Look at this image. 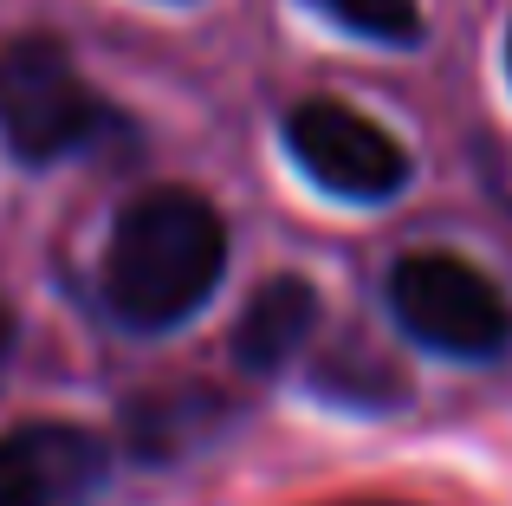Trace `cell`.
<instances>
[{
  "label": "cell",
  "instance_id": "6da1fadb",
  "mask_svg": "<svg viewBox=\"0 0 512 506\" xmlns=\"http://www.w3.org/2000/svg\"><path fill=\"white\" fill-rule=\"evenodd\" d=\"M227 273V221L195 189H143L117 208L104 247V312L124 331H175Z\"/></svg>",
  "mask_w": 512,
  "mask_h": 506
},
{
  "label": "cell",
  "instance_id": "7a4b0ae2",
  "mask_svg": "<svg viewBox=\"0 0 512 506\" xmlns=\"http://www.w3.org/2000/svg\"><path fill=\"white\" fill-rule=\"evenodd\" d=\"M117 130L124 117L85 85L52 33H20L0 46V137L20 163H59Z\"/></svg>",
  "mask_w": 512,
  "mask_h": 506
},
{
  "label": "cell",
  "instance_id": "3957f363",
  "mask_svg": "<svg viewBox=\"0 0 512 506\" xmlns=\"http://www.w3.org/2000/svg\"><path fill=\"white\" fill-rule=\"evenodd\" d=\"M389 318L409 344L435 357H461V364H493L512 344V305L506 292L461 253H402L383 279Z\"/></svg>",
  "mask_w": 512,
  "mask_h": 506
},
{
  "label": "cell",
  "instance_id": "277c9868",
  "mask_svg": "<svg viewBox=\"0 0 512 506\" xmlns=\"http://www.w3.org/2000/svg\"><path fill=\"white\" fill-rule=\"evenodd\" d=\"M286 150L338 202H389L409 189V150L376 117L338 98H305L286 111Z\"/></svg>",
  "mask_w": 512,
  "mask_h": 506
},
{
  "label": "cell",
  "instance_id": "5b68a950",
  "mask_svg": "<svg viewBox=\"0 0 512 506\" xmlns=\"http://www.w3.org/2000/svg\"><path fill=\"white\" fill-rule=\"evenodd\" d=\"M111 481V442L85 422H20L0 435V506H91Z\"/></svg>",
  "mask_w": 512,
  "mask_h": 506
},
{
  "label": "cell",
  "instance_id": "8992f818",
  "mask_svg": "<svg viewBox=\"0 0 512 506\" xmlns=\"http://www.w3.org/2000/svg\"><path fill=\"white\" fill-rule=\"evenodd\" d=\"M318 318H325V305H318L312 279L273 273L247 299V312H240V325H234V364L247 370V377H279V370L312 344Z\"/></svg>",
  "mask_w": 512,
  "mask_h": 506
},
{
  "label": "cell",
  "instance_id": "52a82bcc",
  "mask_svg": "<svg viewBox=\"0 0 512 506\" xmlns=\"http://www.w3.org/2000/svg\"><path fill=\"white\" fill-rule=\"evenodd\" d=\"M208 422H227V396L214 390H175V396H150V403L130 409V442L143 448L150 461L175 455V448L201 442Z\"/></svg>",
  "mask_w": 512,
  "mask_h": 506
},
{
  "label": "cell",
  "instance_id": "ba28073f",
  "mask_svg": "<svg viewBox=\"0 0 512 506\" xmlns=\"http://www.w3.org/2000/svg\"><path fill=\"white\" fill-rule=\"evenodd\" d=\"M312 390L331 396V403H344V409H396V403H409V377H396V370H389L383 357H370V351L325 357V364L312 370Z\"/></svg>",
  "mask_w": 512,
  "mask_h": 506
},
{
  "label": "cell",
  "instance_id": "9c48e42d",
  "mask_svg": "<svg viewBox=\"0 0 512 506\" xmlns=\"http://www.w3.org/2000/svg\"><path fill=\"white\" fill-rule=\"evenodd\" d=\"M331 26L357 39H376V46H415L422 39V7L415 0H312Z\"/></svg>",
  "mask_w": 512,
  "mask_h": 506
},
{
  "label": "cell",
  "instance_id": "30bf717a",
  "mask_svg": "<svg viewBox=\"0 0 512 506\" xmlns=\"http://www.w3.org/2000/svg\"><path fill=\"white\" fill-rule=\"evenodd\" d=\"M7 351H13V312L0 305V357H7Z\"/></svg>",
  "mask_w": 512,
  "mask_h": 506
},
{
  "label": "cell",
  "instance_id": "8fae6325",
  "mask_svg": "<svg viewBox=\"0 0 512 506\" xmlns=\"http://www.w3.org/2000/svg\"><path fill=\"white\" fill-rule=\"evenodd\" d=\"M344 506H350V500H344ZM357 506H396V500H357Z\"/></svg>",
  "mask_w": 512,
  "mask_h": 506
},
{
  "label": "cell",
  "instance_id": "7c38bea8",
  "mask_svg": "<svg viewBox=\"0 0 512 506\" xmlns=\"http://www.w3.org/2000/svg\"><path fill=\"white\" fill-rule=\"evenodd\" d=\"M506 72H512V33H506Z\"/></svg>",
  "mask_w": 512,
  "mask_h": 506
}]
</instances>
